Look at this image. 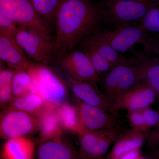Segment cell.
<instances>
[{
    "label": "cell",
    "mask_w": 159,
    "mask_h": 159,
    "mask_svg": "<svg viewBox=\"0 0 159 159\" xmlns=\"http://www.w3.org/2000/svg\"><path fill=\"white\" fill-rule=\"evenodd\" d=\"M99 33L119 53L127 52L136 43L143 44L145 46L150 39L142 26L135 24L116 29L113 31L102 29Z\"/></svg>",
    "instance_id": "cell-10"
},
{
    "label": "cell",
    "mask_w": 159,
    "mask_h": 159,
    "mask_svg": "<svg viewBox=\"0 0 159 159\" xmlns=\"http://www.w3.org/2000/svg\"><path fill=\"white\" fill-rule=\"evenodd\" d=\"M55 111L63 130L77 134L82 131L76 106L66 102L56 107Z\"/></svg>",
    "instance_id": "cell-22"
},
{
    "label": "cell",
    "mask_w": 159,
    "mask_h": 159,
    "mask_svg": "<svg viewBox=\"0 0 159 159\" xmlns=\"http://www.w3.org/2000/svg\"><path fill=\"white\" fill-rule=\"evenodd\" d=\"M39 131L42 141L59 138L63 129L60 123L55 110L40 118Z\"/></svg>",
    "instance_id": "cell-23"
},
{
    "label": "cell",
    "mask_w": 159,
    "mask_h": 159,
    "mask_svg": "<svg viewBox=\"0 0 159 159\" xmlns=\"http://www.w3.org/2000/svg\"><path fill=\"white\" fill-rule=\"evenodd\" d=\"M120 127L84 131L78 134L82 159H103L111 145L122 132Z\"/></svg>",
    "instance_id": "cell-8"
},
{
    "label": "cell",
    "mask_w": 159,
    "mask_h": 159,
    "mask_svg": "<svg viewBox=\"0 0 159 159\" xmlns=\"http://www.w3.org/2000/svg\"><path fill=\"white\" fill-rule=\"evenodd\" d=\"M40 159H82L80 152L61 137L42 141L37 149Z\"/></svg>",
    "instance_id": "cell-15"
},
{
    "label": "cell",
    "mask_w": 159,
    "mask_h": 159,
    "mask_svg": "<svg viewBox=\"0 0 159 159\" xmlns=\"http://www.w3.org/2000/svg\"><path fill=\"white\" fill-rule=\"evenodd\" d=\"M15 71L3 69L0 71V88L11 83Z\"/></svg>",
    "instance_id": "cell-31"
},
{
    "label": "cell",
    "mask_w": 159,
    "mask_h": 159,
    "mask_svg": "<svg viewBox=\"0 0 159 159\" xmlns=\"http://www.w3.org/2000/svg\"><path fill=\"white\" fill-rule=\"evenodd\" d=\"M99 77L103 93L112 104L119 97L141 83L143 73L140 66L120 64Z\"/></svg>",
    "instance_id": "cell-3"
},
{
    "label": "cell",
    "mask_w": 159,
    "mask_h": 159,
    "mask_svg": "<svg viewBox=\"0 0 159 159\" xmlns=\"http://www.w3.org/2000/svg\"><path fill=\"white\" fill-rule=\"evenodd\" d=\"M27 70L32 77L30 92L39 94L55 108L69 102L66 82L52 68L35 61L31 62Z\"/></svg>",
    "instance_id": "cell-2"
},
{
    "label": "cell",
    "mask_w": 159,
    "mask_h": 159,
    "mask_svg": "<svg viewBox=\"0 0 159 159\" xmlns=\"http://www.w3.org/2000/svg\"><path fill=\"white\" fill-rule=\"evenodd\" d=\"M157 98L152 89L145 84H140L112 104L109 112L116 115L121 110H136L150 107Z\"/></svg>",
    "instance_id": "cell-12"
},
{
    "label": "cell",
    "mask_w": 159,
    "mask_h": 159,
    "mask_svg": "<svg viewBox=\"0 0 159 159\" xmlns=\"http://www.w3.org/2000/svg\"><path fill=\"white\" fill-rule=\"evenodd\" d=\"M0 6L15 25L33 28L52 38L50 27L36 13L29 0H0Z\"/></svg>",
    "instance_id": "cell-7"
},
{
    "label": "cell",
    "mask_w": 159,
    "mask_h": 159,
    "mask_svg": "<svg viewBox=\"0 0 159 159\" xmlns=\"http://www.w3.org/2000/svg\"><path fill=\"white\" fill-rule=\"evenodd\" d=\"M75 99L82 131L119 127L116 115L87 104L75 96Z\"/></svg>",
    "instance_id": "cell-11"
},
{
    "label": "cell",
    "mask_w": 159,
    "mask_h": 159,
    "mask_svg": "<svg viewBox=\"0 0 159 159\" xmlns=\"http://www.w3.org/2000/svg\"><path fill=\"white\" fill-rule=\"evenodd\" d=\"M60 68L75 79L97 84L100 81L99 74L90 59L82 51L74 48L62 54L59 61Z\"/></svg>",
    "instance_id": "cell-9"
},
{
    "label": "cell",
    "mask_w": 159,
    "mask_h": 159,
    "mask_svg": "<svg viewBox=\"0 0 159 159\" xmlns=\"http://www.w3.org/2000/svg\"><path fill=\"white\" fill-rule=\"evenodd\" d=\"M40 122L39 117L9 106L0 113V138L26 137L39 130Z\"/></svg>",
    "instance_id": "cell-6"
},
{
    "label": "cell",
    "mask_w": 159,
    "mask_h": 159,
    "mask_svg": "<svg viewBox=\"0 0 159 159\" xmlns=\"http://www.w3.org/2000/svg\"><path fill=\"white\" fill-rule=\"evenodd\" d=\"M17 27L6 17L0 6V30L13 36Z\"/></svg>",
    "instance_id": "cell-28"
},
{
    "label": "cell",
    "mask_w": 159,
    "mask_h": 159,
    "mask_svg": "<svg viewBox=\"0 0 159 159\" xmlns=\"http://www.w3.org/2000/svg\"><path fill=\"white\" fill-rule=\"evenodd\" d=\"M13 37L26 56L35 62L46 63L57 51L52 38L33 28L18 26Z\"/></svg>",
    "instance_id": "cell-4"
},
{
    "label": "cell",
    "mask_w": 159,
    "mask_h": 159,
    "mask_svg": "<svg viewBox=\"0 0 159 159\" xmlns=\"http://www.w3.org/2000/svg\"><path fill=\"white\" fill-rule=\"evenodd\" d=\"M0 59L14 70H27L31 63L13 35L1 30Z\"/></svg>",
    "instance_id": "cell-14"
},
{
    "label": "cell",
    "mask_w": 159,
    "mask_h": 159,
    "mask_svg": "<svg viewBox=\"0 0 159 159\" xmlns=\"http://www.w3.org/2000/svg\"><path fill=\"white\" fill-rule=\"evenodd\" d=\"M38 15L49 27L54 20L61 0H29Z\"/></svg>",
    "instance_id": "cell-24"
},
{
    "label": "cell",
    "mask_w": 159,
    "mask_h": 159,
    "mask_svg": "<svg viewBox=\"0 0 159 159\" xmlns=\"http://www.w3.org/2000/svg\"><path fill=\"white\" fill-rule=\"evenodd\" d=\"M14 98L11 89V83L0 88V108L9 106Z\"/></svg>",
    "instance_id": "cell-29"
},
{
    "label": "cell",
    "mask_w": 159,
    "mask_h": 159,
    "mask_svg": "<svg viewBox=\"0 0 159 159\" xmlns=\"http://www.w3.org/2000/svg\"><path fill=\"white\" fill-rule=\"evenodd\" d=\"M158 5L151 8L142 20L141 25L146 31L159 33V15Z\"/></svg>",
    "instance_id": "cell-27"
},
{
    "label": "cell",
    "mask_w": 159,
    "mask_h": 159,
    "mask_svg": "<svg viewBox=\"0 0 159 159\" xmlns=\"http://www.w3.org/2000/svg\"><path fill=\"white\" fill-rule=\"evenodd\" d=\"M99 32L86 38L84 40L94 47L102 57L114 66L120 64L138 65L136 57H126L120 54L101 36Z\"/></svg>",
    "instance_id": "cell-18"
},
{
    "label": "cell",
    "mask_w": 159,
    "mask_h": 159,
    "mask_svg": "<svg viewBox=\"0 0 159 159\" xmlns=\"http://www.w3.org/2000/svg\"><path fill=\"white\" fill-rule=\"evenodd\" d=\"M2 61L0 59V71L3 70L2 63Z\"/></svg>",
    "instance_id": "cell-35"
},
{
    "label": "cell",
    "mask_w": 159,
    "mask_h": 159,
    "mask_svg": "<svg viewBox=\"0 0 159 159\" xmlns=\"http://www.w3.org/2000/svg\"><path fill=\"white\" fill-rule=\"evenodd\" d=\"M76 47L88 56L94 68L99 75L108 72L115 66L102 57L94 47L84 40Z\"/></svg>",
    "instance_id": "cell-25"
},
{
    "label": "cell",
    "mask_w": 159,
    "mask_h": 159,
    "mask_svg": "<svg viewBox=\"0 0 159 159\" xmlns=\"http://www.w3.org/2000/svg\"><path fill=\"white\" fill-rule=\"evenodd\" d=\"M148 132L139 131L132 128L122 131L114 142V146L107 156V159H119L127 152L141 149L147 140Z\"/></svg>",
    "instance_id": "cell-16"
},
{
    "label": "cell",
    "mask_w": 159,
    "mask_h": 159,
    "mask_svg": "<svg viewBox=\"0 0 159 159\" xmlns=\"http://www.w3.org/2000/svg\"><path fill=\"white\" fill-rule=\"evenodd\" d=\"M9 106L25 111L40 118L56 108L41 96L31 92L21 97L13 98Z\"/></svg>",
    "instance_id": "cell-17"
},
{
    "label": "cell",
    "mask_w": 159,
    "mask_h": 159,
    "mask_svg": "<svg viewBox=\"0 0 159 159\" xmlns=\"http://www.w3.org/2000/svg\"><path fill=\"white\" fill-rule=\"evenodd\" d=\"M109 24L108 12L102 4L92 0H61L54 23L56 50L62 54L69 52Z\"/></svg>",
    "instance_id": "cell-1"
},
{
    "label": "cell",
    "mask_w": 159,
    "mask_h": 159,
    "mask_svg": "<svg viewBox=\"0 0 159 159\" xmlns=\"http://www.w3.org/2000/svg\"><path fill=\"white\" fill-rule=\"evenodd\" d=\"M147 157L148 159H159V148L152 151Z\"/></svg>",
    "instance_id": "cell-34"
},
{
    "label": "cell",
    "mask_w": 159,
    "mask_h": 159,
    "mask_svg": "<svg viewBox=\"0 0 159 159\" xmlns=\"http://www.w3.org/2000/svg\"><path fill=\"white\" fill-rule=\"evenodd\" d=\"M116 29L133 25L142 20L151 8L159 5L148 0H108L102 4Z\"/></svg>",
    "instance_id": "cell-5"
},
{
    "label": "cell",
    "mask_w": 159,
    "mask_h": 159,
    "mask_svg": "<svg viewBox=\"0 0 159 159\" xmlns=\"http://www.w3.org/2000/svg\"><path fill=\"white\" fill-rule=\"evenodd\" d=\"M155 127V129L148 132L146 141L148 148L152 151L159 148V121Z\"/></svg>",
    "instance_id": "cell-30"
},
{
    "label": "cell",
    "mask_w": 159,
    "mask_h": 159,
    "mask_svg": "<svg viewBox=\"0 0 159 159\" xmlns=\"http://www.w3.org/2000/svg\"><path fill=\"white\" fill-rule=\"evenodd\" d=\"M127 118L132 129L147 132L157 125L159 112L148 107L136 110L127 111Z\"/></svg>",
    "instance_id": "cell-20"
},
{
    "label": "cell",
    "mask_w": 159,
    "mask_h": 159,
    "mask_svg": "<svg viewBox=\"0 0 159 159\" xmlns=\"http://www.w3.org/2000/svg\"><path fill=\"white\" fill-rule=\"evenodd\" d=\"M148 159L141 152V149H133L127 152L122 155L119 159Z\"/></svg>",
    "instance_id": "cell-32"
},
{
    "label": "cell",
    "mask_w": 159,
    "mask_h": 159,
    "mask_svg": "<svg viewBox=\"0 0 159 159\" xmlns=\"http://www.w3.org/2000/svg\"><path fill=\"white\" fill-rule=\"evenodd\" d=\"M134 51L138 59V66L141 67L143 73L142 81L152 89L159 99V59Z\"/></svg>",
    "instance_id": "cell-21"
},
{
    "label": "cell",
    "mask_w": 159,
    "mask_h": 159,
    "mask_svg": "<svg viewBox=\"0 0 159 159\" xmlns=\"http://www.w3.org/2000/svg\"><path fill=\"white\" fill-rule=\"evenodd\" d=\"M34 148V142L26 137L8 139L3 146L1 157L6 159H32Z\"/></svg>",
    "instance_id": "cell-19"
},
{
    "label": "cell",
    "mask_w": 159,
    "mask_h": 159,
    "mask_svg": "<svg viewBox=\"0 0 159 159\" xmlns=\"http://www.w3.org/2000/svg\"><path fill=\"white\" fill-rule=\"evenodd\" d=\"M148 52H153L159 55V41L152 39L149 45L146 49Z\"/></svg>",
    "instance_id": "cell-33"
},
{
    "label": "cell",
    "mask_w": 159,
    "mask_h": 159,
    "mask_svg": "<svg viewBox=\"0 0 159 159\" xmlns=\"http://www.w3.org/2000/svg\"><path fill=\"white\" fill-rule=\"evenodd\" d=\"M32 77L28 70H15L11 81L14 98L21 97L30 92Z\"/></svg>",
    "instance_id": "cell-26"
},
{
    "label": "cell",
    "mask_w": 159,
    "mask_h": 159,
    "mask_svg": "<svg viewBox=\"0 0 159 159\" xmlns=\"http://www.w3.org/2000/svg\"><path fill=\"white\" fill-rule=\"evenodd\" d=\"M67 76L66 82L75 97L87 104L109 112L112 103L97 84Z\"/></svg>",
    "instance_id": "cell-13"
},
{
    "label": "cell",
    "mask_w": 159,
    "mask_h": 159,
    "mask_svg": "<svg viewBox=\"0 0 159 159\" xmlns=\"http://www.w3.org/2000/svg\"><path fill=\"white\" fill-rule=\"evenodd\" d=\"M157 8H158V10L159 15V5H158V6H157Z\"/></svg>",
    "instance_id": "cell-36"
}]
</instances>
